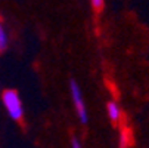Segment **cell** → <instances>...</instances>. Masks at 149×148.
<instances>
[{
    "mask_svg": "<svg viewBox=\"0 0 149 148\" xmlns=\"http://www.w3.org/2000/svg\"><path fill=\"white\" fill-rule=\"evenodd\" d=\"M72 147H74V148H80V147H81L77 138H72Z\"/></svg>",
    "mask_w": 149,
    "mask_h": 148,
    "instance_id": "8992f818",
    "label": "cell"
},
{
    "mask_svg": "<svg viewBox=\"0 0 149 148\" xmlns=\"http://www.w3.org/2000/svg\"><path fill=\"white\" fill-rule=\"evenodd\" d=\"M2 99H3V104H5V107L9 113V116L19 121L21 119H22L24 116V108H22V102H21L19 99V95L16 90H12V89H8L3 92L2 95Z\"/></svg>",
    "mask_w": 149,
    "mask_h": 148,
    "instance_id": "6da1fadb",
    "label": "cell"
},
{
    "mask_svg": "<svg viewBox=\"0 0 149 148\" xmlns=\"http://www.w3.org/2000/svg\"><path fill=\"white\" fill-rule=\"evenodd\" d=\"M71 95H72V101L75 104V110L78 113V119L83 124H87V111H86V105H84L83 96H81V90L78 88V84L72 80L71 81Z\"/></svg>",
    "mask_w": 149,
    "mask_h": 148,
    "instance_id": "7a4b0ae2",
    "label": "cell"
},
{
    "mask_svg": "<svg viewBox=\"0 0 149 148\" xmlns=\"http://www.w3.org/2000/svg\"><path fill=\"white\" fill-rule=\"evenodd\" d=\"M92 5L96 11H100L103 8V0H92Z\"/></svg>",
    "mask_w": 149,
    "mask_h": 148,
    "instance_id": "5b68a950",
    "label": "cell"
},
{
    "mask_svg": "<svg viewBox=\"0 0 149 148\" xmlns=\"http://www.w3.org/2000/svg\"><path fill=\"white\" fill-rule=\"evenodd\" d=\"M106 108H108V116H109L111 121L117 123V121L120 120V117H121V110H120V107H118L115 102H109L108 105H106Z\"/></svg>",
    "mask_w": 149,
    "mask_h": 148,
    "instance_id": "3957f363",
    "label": "cell"
},
{
    "mask_svg": "<svg viewBox=\"0 0 149 148\" xmlns=\"http://www.w3.org/2000/svg\"><path fill=\"white\" fill-rule=\"evenodd\" d=\"M6 48H8V34L3 24L0 22V52H5Z\"/></svg>",
    "mask_w": 149,
    "mask_h": 148,
    "instance_id": "277c9868",
    "label": "cell"
}]
</instances>
